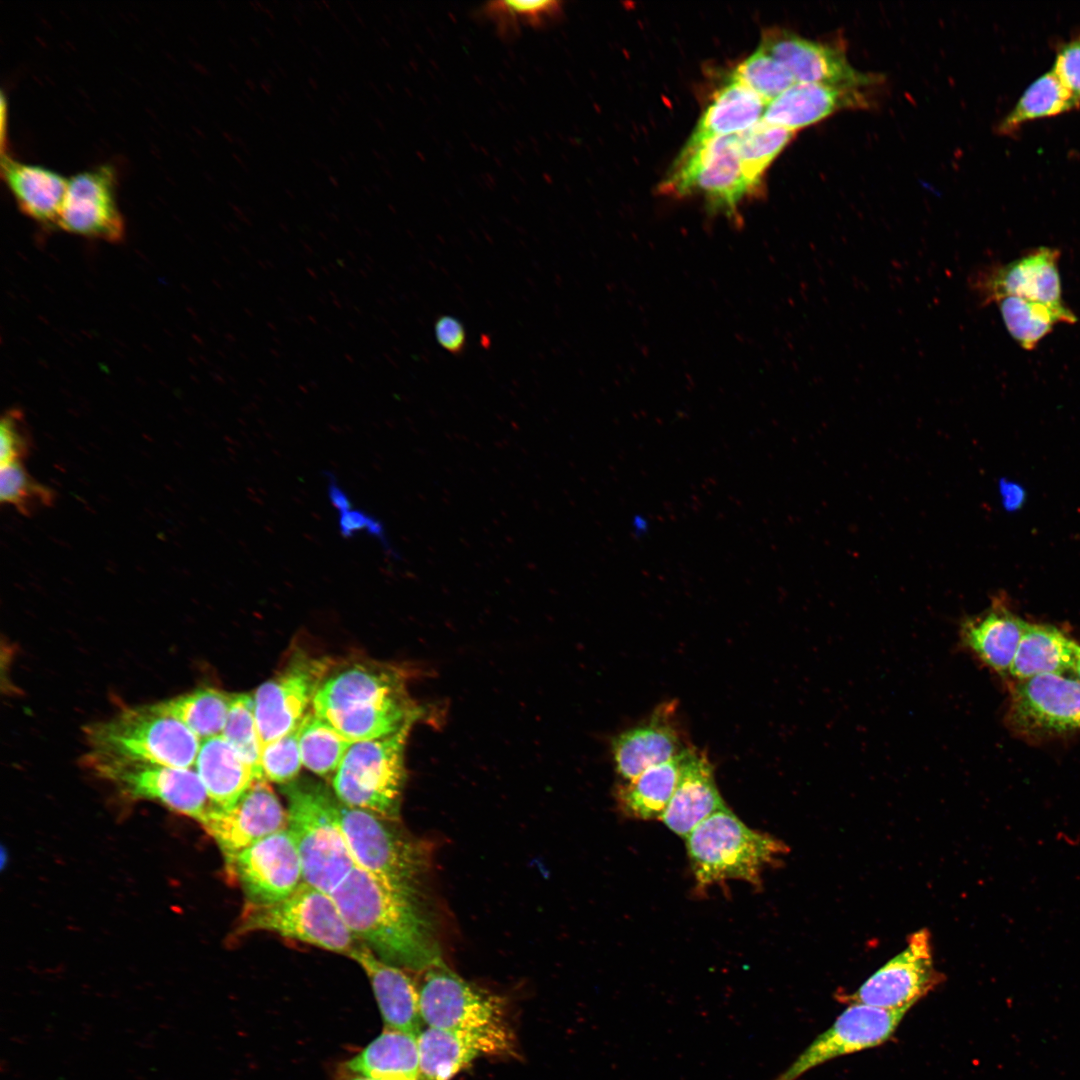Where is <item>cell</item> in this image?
Masks as SVG:
<instances>
[{
  "label": "cell",
  "instance_id": "obj_1",
  "mask_svg": "<svg viewBox=\"0 0 1080 1080\" xmlns=\"http://www.w3.org/2000/svg\"><path fill=\"white\" fill-rule=\"evenodd\" d=\"M330 895L352 935L381 960L411 971L442 961L420 888L384 881L355 866Z\"/></svg>",
  "mask_w": 1080,
  "mask_h": 1080
},
{
  "label": "cell",
  "instance_id": "obj_2",
  "mask_svg": "<svg viewBox=\"0 0 1080 1080\" xmlns=\"http://www.w3.org/2000/svg\"><path fill=\"white\" fill-rule=\"evenodd\" d=\"M313 713L352 743L413 725L422 715L406 678L392 666L355 663L327 673L312 702Z\"/></svg>",
  "mask_w": 1080,
  "mask_h": 1080
},
{
  "label": "cell",
  "instance_id": "obj_3",
  "mask_svg": "<svg viewBox=\"0 0 1080 1080\" xmlns=\"http://www.w3.org/2000/svg\"><path fill=\"white\" fill-rule=\"evenodd\" d=\"M88 755L109 760L191 768L201 740L159 703L127 708L85 728Z\"/></svg>",
  "mask_w": 1080,
  "mask_h": 1080
},
{
  "label": "cell",
  "instance_id": "obj_4",
  "mask_svg": "<svg viewBox=\"0 0 1080 1080\" xmlns=\"http://www.w3.org/2000/svg\"><path fill=\"white\" fill-rule=\"evenodd\" d=\"M287 829L296 845L304 882L330 894L355 867L338 818L339 799L318 782L285 784Z\"/></svg>",
  "mask_w": 1080,
  "mask_h": 1080
},
{
  "label": "cell",
  "instance_id": "obj_5",
  "mask_svg": "<svg viewBox=\"0 0 1080 1080\" xmlns=\"http://www.w3.org/2000/svg\"><path fill=\"white\" fill-rule=\"evenodd\" d=\"M685 839L700 889L726 880L759 886L764 869L789 851L781 840L750 829L728 808L707 817Z\"/></svg>",
  "mask_w": 1080,
  "mask_h": 1080
},
{
  "label": "cell",
  "instance_id": "obj_6",
  "mask_svg": "<svg viewBox=\"0 0 1080 1080\" xmlns=\"http://www.w3.org/2000/svg\"><path fill=\"white\" fill-rule=\"evenodd\" d=\"M411 727L350 746L332 780L335 795L343 804L399 821Z\"/></svg>",
  "mask_w": 1080,
  "mask_h": 1080
},
{
  "label": "cell",
  "instance_id": "obj_7",
  "mask_svg": "<svg viewBox=\"0 0 1080 1080\" xmlns=\"http://www.w3.org/2000/svg\"><path fill=\"white\" fill-rule=\"evenodd\" d=\"M240 920L239 934L269 931L347 956L359 944L331 895L305 882L279 901L246 902Z\"/></svg>",
  "mask_w": 1080,
  "mask_h": 1080
},
{
  "label": "cell",
  "instance_id": "obj_8",
  "mask_svg": "<svg viewBox=\"0 0 1080 1080\" xmlns=\"http://www.w3.org/2000/svg\"><path fill=\"white\" fill-rule=\"evenodd\" d=\"M419 1008L427 1027L515 1040L504 999L463 979L442 961L425 971Z\"/></svg>",
  "mask_w": 1080,
  "mask_h": 1080
},
{
  "label": "cell",
  "instance_id": "obj_9",
  "mask_svg": "<svg viewBox=\"0 0 1080 1080\" xmlns=\"http://www.w3.org/2000/svg\"><path fill=\"white\" fill-rule=\"evenodd\" d=\"M338 818L356 867L384 881L419 888L428 866L423 844L401 831L395 821L340 800Z\"/></svg>",
  "mask_w": 1080,
  "mask_h": 1080
},
{
  "label": "cell",
  "instance_id": "obj_10",
  "mask_svg": "<svg viewBox=\"0 0 1080 1080\" xmlns=\"http://www.w3.org/2000/svg\"><path fill=\"white\" fill-rule=\"evenodd\" d=\"M661 187L663 192L678 196L701 194L711 209L731 217L753 190L744 173L736 135L684 146Z\"/></svg>",
  "mask_w": 1080,
  "mask_h": 1080
},
{
  "label": "cell",
  "instance_id": "obj_11",
  "mask_svg": "<svg viewBox=\"0 0 1080 1080\" xmlns=\"http://www.w3.org/2000/svg\"><path fill=\"white\" fill-rule=\"evenodd\" d=\"M96 773L134 799L155 801L202 822L214 804L196 770L87 755Z\"/></svg>",
  "mask_w": 1080,
  "mask_h": 1080
},
{
  "label": "cell",
  "instance_id": "obj_12",
  "mask_svg": "<svg viewBox=\"0 0 1080 1080\" xmlns=\"http://www.w3.org/2000/svg\"><path fill=\"white\" fill-rule=\"evenodd\" d=\"M1006 721L1014 732L1030 738L1080 731V681L1065 673L1016 681Z\"/></svg>",
  "mask_w": 1080,
  "mask_h": 1080
},
{
  "label": "cell",
  "instance_id": "obj_13",
  "mask_svg": "<svg viewBox=\"0 0 1080 1080\" xmlns=\"http://www.w3.org/2000/svg\"><path fill=\"white\" fill-rule=\"evenodd\" d=\"M943 980L944 975L934 966L930 933L921 929L856 991L839 999L887 1010L911 1008Z\"/></svg>",
  "mask_w": 1080,
  "mask_h": 1080
},
{
  "label": "cell",
  "instance_id": "obj_14",
  "mask_svg": "<svg viewBox=\"0 0 1080 1080\" xmlns=\"http://www.w3.org/2000/svg\"><path fill=\"white\" fill-rule=\"evenodd\" d=\"M909 1009L849 1004L826 1031L772 1080H798L831 1059L883 1044L892 1037Z\"/></svg>",
  "mask_w": 1080,
  "mask_h": 1080
},
{
  "label": "cell",
  "instance_id": "obj_15",
  "mask_svg": "<svg viewBox=\"0 0 1080 1080\" xmlns=\"http://www.w3.org/2000/svg\"><path fill=\"white\" fill-rule=\"evenodd\" d=\"M328 671L326 661L297 656L258 687L253 698L263 747L300 726Z\"/></svg>",
  "mask_w": 1080,
  "mask_h": 1080
},
{
  "label": "cell",
  "instance_id": "obj_16",
  "mask_svg": "<svg viewBox=\"0 0 1080 1080\" xmlns=\"http://www.w3.org/2000/svg\"><path fill=\"white\" fill-rule=\"evenodd\" d=\"M246 902L271 903L291 895L303 882L300 857L288 829L262 838L227 866Z\"/></svg>",
  "mask_w": 1080,
  "mask_h": 1080
},
{
  "label": "cell",
  "instance_id": "obj_17",
  "mask_svg": "<svg viewBox=\"0 0 1080 1080\" xmlns=\"http://www.w3.org/2000/svg\"><path fill=\"white\" fill-rule=\"evenodd\" d=\"M116 174L109 164L68 178L56 225L66 232L119 242L125 228L115 198Z\"/></svg>",
  "mask_w": 1080,
  "mask_h": 1080
},
{
  "label": "cell",
  "instance_id": "obj_18",
  "mask_svg": "<svg viewBox=\"0 0 1080 1080\" xmlns=\"http://www.w3.org/2000/svg\"><path fill=\"white\" fill-rule=\"evenodd\" d=\"M201 825L218 844L228 866L257 841L287 829V814L266 779H256L232 807L214 806Z\"/></svg>",
  "mask_w": 1080,
  "mask_h": 1080
},
{
  "label": "cell",
  "instance_id": "obj_19",
  "mask_svg": "<svg viewBox=\"0 0 1080 1080\" xmlns=\"http://www.w3.org/2000/svg\"><path fill=\"white\" fill-rule=\"evenodd\" d=\"M760 48L784 65L796 82L864 88L881 76L854 68L844 48L809 40L786 30L768 31Z\"/></svg>",
  "mask_w": 1080,
  "mask_h": 1080
},
{
  "label": "cell",
  "instance_id": "obj_20",
  "mask_svg": "<svg viewBox=\"0 0 1080 1080\" xmlns=\"http://www.w3.org/2000/svg\"><path fill=\"white\" fill-rule=\"evenodd\" d=\"M1059 257L1060 252L1055 248L1033 249L1005 265L978 272L970 281L971 287L982 304L1015 296L1055 308L1066 307L1062 300Z\"/></svg>",
  "mask_w": 1080,
  "mask_h": 1080
},
{
  "label": "cell",
  "instance_id": "obj_21",
  "mask_svg": "<svg viewBox=\"0 0 1080 1080\" xmlns=\"http://www.w3.org/2000/svg\"><path fill=\"white\" fill-rule=\"evenodd\" d=\"M418 1050L419 1080H450L481 1055H513L515 1040L426 1026Z\"/></svg>",
  "mask_w": 1080,
  "mask_h": 1080
},
{
  "label": "cell",
  "instance_id": "obj_22",
  "mask_svg": "<svg viewBox=\"0 0 1080 1080\" xmlns=\"http://www.w3.org/2000/svg\"><path fill=\"white\" fill-rule=\"evenodd\" d=\"M674 712L673 704H662L647 722L614 738L612 754L621 778L630 781L650 767L675 758L687 748L681 743Z\"/></svg>",
  "mask_w": 1080,
  "mask_h": 1080
},
{
  "label": "cell",
  "instance_id": "obj_23",
  "mask_svg": "<svg viewBox=\"0 0 1080 1080\" xmlns=\"http://www.w3.org/2000/svg\"><path fill=\"white\" fill-rule=\"evenodd\" d=\"M862 89L796 82L767 105L762 119L795 131L841 110L868 108L871 102Z\"/></svg>",
  "mask_w": 1080,
  "mask_h": 1080
},
{
  "label": "cell",
  "instance_id": "obj_24",
  "mask_svg": "<svg viewBox=\"0 0 1080 1080\" xmlns=\"http://www.w3.org/2000/svg\"><path fill=\"white\" fill-rule=\"evenodd\" d=\"M725 808L709 760L702 752L686 748L677 786L660 820L686 838L699 823Z\"/></svg>",
  "mask_w": 1080,
  "mask_h": 1080
},
{
  "label": "cell",
  "instance_id": "obj_25",
  "mask_svg": "<svg viewBox=\"0 0 1080 1080\" xmlns=\"http://www.w3.org/2000/svg\"><path fill=\"white\" fill-rule=\"evenodd\" d=\"M366 973L385 1029L418 1035L422 1030L419 987L406 970L378 958L363 944L349 954Z\"/></svg>",
  "mask_w": 1080,
  "mask_h": 1080
},
{
  "label": "cell",
  "instance_id": "obj_26",
  "mask_svg": "<svg viewBox=\"0 0 1080 1080\" xmlns=\"http://www.w3.org/2000/svg\"><path fill=\"white\" fill-rule=\"evenodd\" d=\"M1026 624L997 601L984 613L962 621L960 643L991 670L1007 675Z\"/></svg>",
  "mask_w": 1080,
  "mask_h": 1080
},
{
  "label": "cell",
  "instance_id": "obj_27",
  "mask_svg": "<svg viewBox=\"0 0 1080 1080\" xmlns=\"http://www.w3.org/2000/svg\"><path fill=\"white\" fill-rule=\"evenodd\" d=\"M1 175L21 211L46 225H56L68 179L43 166L1 154Z\"/></svg>",
  "mask_w": 1080,
  "mask_h": 1080
},
{
  "label": "cell",
  "instance_id": "obj_28",
  "mask_svg": "<svg viewBox=\"0 0 1080 1080\" xmlns=\"http://www.w3.org/2000/svg\"><path fill=\"white\" fill-rule=\"evenodd\" d=\"M195 767L214 806L224 809L232 807L257 779L222 735L201 741Z\"/></svg>",
  "mask_w": 1080,
  "mask_h": 1080
},
{
  "label": "cell",
  "instance_id": "obj_29",
  "mask_svg": "<svg viewBox=\"0 0 1080 1080\" xmlns=\"http://www.w3.org/2000/svg\"><path fill=\"white\" fill-rule=\"evenodd\" d=\"M767 105L749 87L730 79L714 95L685 146L692 147L712 138L736 135L761 120Z\"/></svg>",
  "mask_w": 1080,
  "mask_h": 1080
},
{
  "label": "cell",
  "instance_id": "obj_30",
  "mask_svg": "<svg viewBox=\"0 0 1080 1080\" xmlns=\"http://www.w3.org/2000/svg\"><path fill=\"white\" fill-rule=\"evenodd\" d=\"M343 1068L372 1080H419L418 1035L384 1028Z\"/></svg>",
  "mask_w": 1080,
  "mask_h": 1080
},
{
  "label": "cell",
  "instance_id": "obj_31",
  "mask_svg": "<svg viewBox=\"0 0 1080 1080\" xmlns=\"http://www.w3.org/2000/svg\"><path fill=\"white\" fill-rule=\"evenodd\" d=\"M1076 643L1055 626L1027 622L1009 675L1020 681L1070 672Z\"/></svg>",
  "mask_w": 1080,
  "mask_h": 1080
},
{
  "label": "cell",
  "instance_id": "obj_32",
  "mask_svg": "<svg viewBox=\"0 0 1080 1080\" xmlns=\"http://www.w3.org/2000/svg\"><path fill=\"white\" fill-rule=\"evenodd\" d=\"M682 753L619 787L617 801L626 815L642 820L661 819L678 783Z\"/></svg>",
  "mask_w": 1080,
  "mask_h": 1080
},
{
  "label": "cell",
  "instance_id": "obj_33",
  "mask_svg": "<svg viewBox=\"0 0 1080 1080\" xmlns=\"http://www.w3.org/2000/svg\"><path fill=\"white\" fill-rule=\"evenodd\" d=\"M996 303L1008 332L1026 350L1034 349L1056 324L1077 321L1067 306L1055 308L1015 296L1002 297Z\"/></svg>",
  "mask_w": 1080,
  "mask_h": 1080
},
{
  "label": "cell",
  "instance_id": "obj_34",
  "mask_svg": "<svg viewBox=\"0 0 1080 1080\" xmlns=\"http://www.w3.org/2000/svg\"><path fill=\"white\" fill-rule=\"evenodd\" d=\"M1080 105L1052 72H1046L1032 82L997 129L1000 134H1014L1024 123L1056 116Z\"/></svg>",
  "mask_w": 1080,
  "mask_h": 1080
},
{
  "label": "cell",
  "instance_id": "obj_35",
  "mask_svg": "<svg viewBox=\"0 0 1080 1080\" xmlns=\"http://www.w3.org/2000/svg\"><path fill=\"white\" fill-rule=\"evenodd\" d=\"M232 698L218 689L200 688L159 704L203 741L222 735Z\"/></svg>",
  "mask_w": 1080,
  "mask_h": 1080
},
{
  "label": "cell",
  "instance_id": "obj_36",
  "mask_svg": "<svg viewBox=\"0 0 1080 1080\" xmlns=\"http://www.w3.org/2000/svg\"><path fill=\"white\" fill-rule=\"evenodd\" d=\"M298 734L303 765L319 776L336 772L353 744L314 713L306 714Z\"/></svg>",
  "mask_w": 1080,
  "mask_h": 1080
},
{
  "label": "cell",
  "instance_id": "obj_37",
  "mask_svg": "<svg viewBox=\"0 0 1080 1080\" xmlns=\"http://www.w3.org/2000/svg\"><path fill=\"white\" fill-rule=\"evenodd\" d=\"M794 135L795 131L769 124L763 119L736 134L738 153L752 189L759 184L764 170Z\"/></svg>",
  "mask_w": 1080,
  "mask_h": 1080
},
{
  "label": "cell",
  "instance_id": "obj_38",
  "mask_svg": "<svg viewBox=\"0 0 1080 1080\" xmlns=\"http://www.w3.org/2000/svg\"><path fill=\"white\" fill-rule=\"evenodd\" d=\"M222 736L252 768L256 778L265 779L261 764L263 743L252 696L233 695Z\"/></svg>",
  "mask_w": 1080,
  "mask_h": 1080
},
{
  "label": "cell",
  "instance_id": "obj_39",
  "mask_svg": "<svg viewBox=\"0 0 1080 1080\" xmlns=\"http://www.w3.org/2000/svg\"><path fill=\"white\" fill-rule=\"evenodd\" d=\"M731 79L749 87L768 104L796 83L789 70L760 47L737 66Z\"/></svg>",
  "mask_w": 1080,
  "mask_h": 1080
},
{
  "label": "cell",
  "instance_id": "obj_40",
  "mask_svg": "<svg viewBox=\"0 0 1080 1080\" xmlns=\"http://www.w3.org/2000/svg\"><path fill=\"white\" fill-rule=\"evenodd\" d=\"M0 499L2 504L13 506L21 514L30 516L50 506L53 491L35 480L21 462L1 466Z\"/></svg>",
  "mask_w": 1080,
  "mask_h": 1080
},
{
  "label": "cell",
  "instance_id": "obj_41",
  "mask_svg": "<svg viewBox=\"0 0 1080 1080\" xmlns=\"http://www.w3.org/2000/svg\"><path fill=\"white\" fill-rule=\"evenodd\" d=\"M556 0L542 1H493L486 4L484 12L502 31L519 25H542L559 16L562 7Z\"/></svg>",
  "mask_w": 1080,
  "mask_h": 1080
},
{
  "label": "cell",
  "instance_id": "obj_42",
  "mask_svg": "<svg viewBox=\"0 0 1080 1080\" xmlns=\"http://www.w3.org/2000/svg\"><path fill=\"white\" fill-rule=\"evenodd\" d=\"M261 764L265 779L284 785L292 782L303 764L298 728L266 744Z\"/></svg>",
  "mask_w": 1080,
  "mask_h": 1080
},
{
  "label": "cell",
  "instance_id": "obj_43",
  "mask_svg": "<svg viewBox=\"0 0 1080 1080\" xmlns=\"http://www.w3.org/2000/svg\"><path fill=\"white\" fill-rule=\"evenodd\" d=\"M31 446L25 430L22 414L18 410L7 411L0 423L1 466L21 460L28 455Z\"/></svg>",
  "mask_w": 1080,
  "mask_h": 1080
},
{
  "label": "cell",
  "instance_id": "obj_44",
  "mask_svg": "<svg viewBox=\"0 0 1080 1080\" xmlns=\"http://www.w3.org/2000/svg\"><path fill=\"white\" fill-rule=\"evenodd\" d=\"M338 512L339 530L344 537H352L360 531H366L370 536L377 538L386 551L391 552L384 525L380 520L367 512L354 509L351 504Z\"/></svg>",
  "mask_w": 1080,
  "mask_h": 1080
},
{
  "label": "cell",
  "instance_id": "obj_45",
  "mask_svg": "<svg viewBox=\"0 0 1080 1080\" xmlns=\"http://www.w3.org/2000/svg\"><path fill=\"white\" fill-rule=\"evenodd\" d=\"M1052 72L1062 85L1080 100V38L1060 47Z\"/></svg>",
  "mask_w": 1080,
  "mask_h": 1080
},
{
  "label": "cell",
  "instance_id": "obj_46",
  "mask_svg": "<svg viewBox=\"0 0 1080 1080\" xmlns=\"http://www.w3.org/2000/svg\"><path fill=\"white\" fill-rule=\"evenodd\" d=\"M434 335L438 344L451 354L463 353L467 336L462 322L451 316H439L434 323Z\"/></svg>",
  "mask_w": 1080,
  "mask_h": 1080
},
{
  "label": "cell",
  "instance_id": "obj_47",
  "mask_svg": "<svg viewBox=\"0 0 1080 1080\" xmlns=\"http://www.w3.org/2000/svg\"><path fill=\"white\" fill-rule=\"evenodd\" d=\"M1070 672L1080 681V644L1078 643L1075 645L1074 661Z\"/></svg>",
  "mask_w": 1080,
  "mask_h": 1080
},
{
  "label": "cell",
  "instance_id": "obj_48",
  "mask_svg": "<svg viewBox=\"0 0 1080 1080\" xmlns=\"http://www.w3.org/2000/svg\"><path fill=\"white\" fill-rule=\"evenodd\" d=\"M338 1080H372V1079L367 1078V1077L362 1076V1075H359V1074H356V1073H353V1072H350V1071L346 1070L345 1068H343V1070L341 1071V1073H340V1075L338 1077Z\"/></svg>",
  "mask_w": 1080,
  "mask_h": 1080
}]
</instances>
